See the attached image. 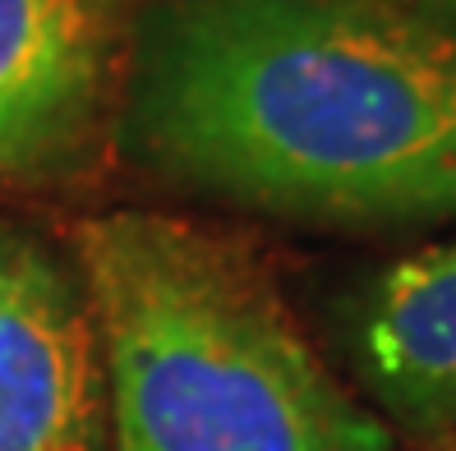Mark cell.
I'll use <instances>...</instances> for the list:
<instances>
[{
  "label": "cell",
  "mask_w": 456,
  "mask_h": 451,
  "mask_svg": "<svg viewBox=\"0 0 456 451\" xmlns=\"http://www.w3.org/2000/svg\"><path fill=\"white\" fill-rule=\"evenodd\" d=\"M116 139L184 194L290 221L456 217V37L387 0H162Z\"/></svg>",
  "instance_id": "cell-1"
},
{
  "label": "cell",
  "mask_w": 456,
  "mask_h": 451,
  "mask_svg": "<svg viewBox=\"0 0 456 451\" xmlns=\"http://www.w3.org/2000/svg\"><path fill=\"white\" fill-rule=\"evenodd\" d=\"M93 300L106 451H392L240 235L116 207L69 230Z\"/></svg>",
  "instance_id": "cell-2"
},
{
  "label": "cell",
  "mask_w": 456,
  "mask_h": 451,
  "mask_svg": "<svg viewBox=\"0 0 456 451\" xmlns=\"http://www.w3.org/2000/svg\"><path fill=\"white\" fill-rule=\"evenodd\" d=\"M129 0H0V189L78 180L116 139Z\"/></svg>",
  "instance_id": "cell-3"
},
{
  "label": "cell",
  "mask_w": 456,
  "mask_h": 451,
  "mask_svg": "<svg viewBox=\"0 0 456 451\" xmlns=\"http://www.w3.org/2000/svg\"><path fill=\"white\" fill-rule=\"evenodd\" d=\"M0 451H106L84 268L10 217H0Z\"/></svg>",
  "instance_id": "cell-4"
},
{
  "label": "cell",
  "mask_w": 456,
  "mask_h": 451,
  "mask_svg": "<svg viewBox=\"0 0 456 451\" xmlns=\"http://www.w3.org/2000/svg\"><path fill=\"white\" fill-rule=\"evenodd\" d=\"M360 374L401 429H456V240L415 249L369 281L355 309Z\"/></svg>",
  "instance_id": "cell-5"
},
{
  "label": "cell",
  "mask_w": 456,
  "mask_h": 451,
  "mask_svg": "<svg viewBox=\"0 0 456 451\" xmlns=\"http://www.w3.org/2000/svg\"><path fill=\"white\" fill-rule=\"evenodd\" d=\"M411 10L419 19H428L434 28H443V33L456 37V0H411Z\"/></svg>",
  "instance_id": "cell-6"
},
{
  "label": "cell",
  "mask_w": 456,
  "mask_h": 451,
  "mask_svg": "<svg viewBox=\"0 0 456 451\" xmlns=\"http://www.w3.org/2000/svg\"><path fill=\"white\" fill-rule=\"evenodd\" d=\"M428 451H456V429L443 433V438H434V442H428Z\"/></svg>",
  "instance_id": "cell-7"
},
{
  "label": "cell",
  "mask_w": 456,
  "mask_h": 451,
  "mask_svg": "<svg viewBox=\"0 0 456 451\" xmlns=\"http://www.w3.org/2000/svg\"><path fill=\"white\" fill-rule=\"evenodd\" d=\"M387 5H411V0H387Z\"/></svg>",
  "instance_id": "cell-8"
}]
</instances>
